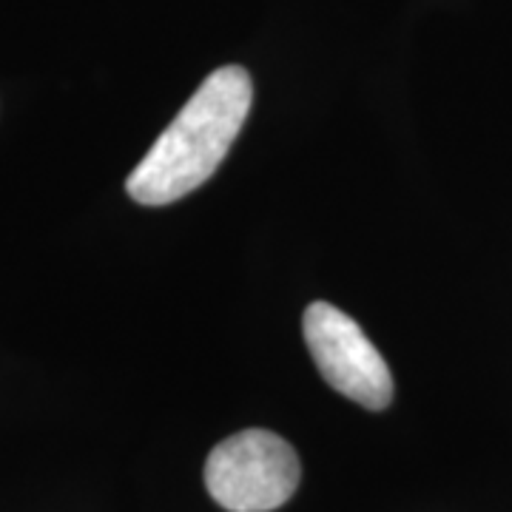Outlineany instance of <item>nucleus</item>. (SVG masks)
<instances>
[{"label": "nucleus", "instance_id": "f257e3e1", "mask_svg": "<svg viewBox=\"0 0 512 512\" xmlns=\"http://www.w3.org/2000/svg\"><path fill=\"white\" fill-rule=\"evenodd\" d=\"M251 103L254 83L242 66L208 74L128 174V197L140 205H168L208 183L245 126Z\"/></svg>", "mask_w": 512, "mask_h": 512}, {"label": "nucleus", "instance_id": "f03ea898", "mask_svg": "<svg viewBox=\"0 0 512 512\" xmlns=\"http://www.w3.org/2000/svg\"><path fill=\"white\" fill-rule=\"evenodd\" d=\"M302 464L271 430H242L220 441L205 461V490L228 512H274L299 490Z\"/></svg>", "mask_w": 512, "mask_h": 512}, {"label": "nucleus", "instance_id": "7ed1b4c3", "mask_svg": "<svg viewBox=\"0 0 512 512\" xmlns=\"http://www.w3.org/2000/svg\"><path fill=\"white\" fill-rule=\"evenodd\" d=\"M305 345L322 379L350 402L384 410L393 402V376L384 356L348 313L330 302H313L302 316Z\"/></svg>", "mask_w": 512, "mask_h": 512}]
</instances>
